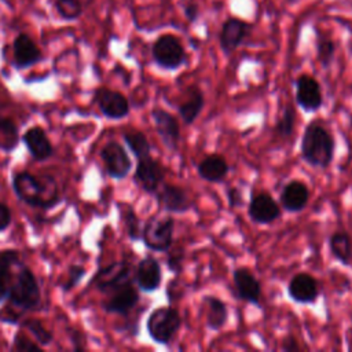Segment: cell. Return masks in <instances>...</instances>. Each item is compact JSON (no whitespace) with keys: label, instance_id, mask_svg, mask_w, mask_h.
<instances>
[{"label":"cell","instance_id":"obj_1","mask_svg":"<svg viewBox=\"0 0 352 352\" xmlns=\"http://www.w3.org/2000/svg\"><path fill=\"white\" fill-rule=\"evenodd\" d=\"M12 188L25 204L48 209L59 201L56 182L51 176L37 177L29 172H19L12 179Z\"/></svg>","mask_w":352,"mask_h":352},{"label":"cell","instance_id":"obj_2","mask_svg":"<svg viewBox=\"0 0 352 352\" xmlns=\"http://www.w3.org/2000/svg\"><path fill=\"white\" fill-rule=\"evenodd\" d=\"M336 142L333 135L322 124L309 122L301 138V158L314 168L326 169L334 157Z\"/></svg>","mask_w":352,"mask_h":352},{"label":"cell","instance_id":"obj_3","mask_svg":"<svg viewBox=\"0 0 352 352\" xmlns=\"http://www.w3.org/2000/svg\"><path fill=\"white\" fill-rule=\"evenodd\" d=\"M154 63L164 70H177L187 62V52L182 40L172 33L160 34L151 45Z\"/></svg>","mask_w":352,"mask_h":352},{"label":"cell","instance_id":"obj_4","mask_svg":"<svg viewBox=\"0 0 352 352\" xmlns=\"http://www.w3.org/2000/svg\"><path fill=\"white\" fill-rule=\"evenodd\" d=\"M7 298L12 307L30 311L40 302V287L34 274L28 267H21L12 285L7 292Z\"/></svg>","mask_w":352,"mask_h":352},{"label":"cell","instance_id":"obj_5","mask_svg":"<svg viewBox=\"0 0 352 352\" xmlns=\"http://www.w3.org/2000/svg\"><path fill=\"white\" fill-rule=\"evenodd\" d=\"M182 326V316L177 309L172 307L155 308L147 319L146 327L150 338L160 345L172 342Z\"/></svg>","mask_w":352,"mask_h":352},{"label":"cell","instance_id":"obj_6","mask_svg":"<svg viewBox=\"0 0 352 352\" xmlns=\"http://www.w3.org/2000/svg\"><path fill=\"white\" fill-rule=\"evenodd\" d=\"M173 217H151L142 228V241L153 252H166L173 243Z\"/></svg>","mask_w":352,"mask_h":352},{"label":"cell","instance_id":"obj_7","mask_svg":"<svg viewBox=\"0 0 352 352\" xmlns=\"http://www.w3.org/2000/svg\"><path fill=\"white\" fill-rule=\"evenodd\" d=\"M253 25L236 16H228L223 21L219 32V44L224 55H231L248 38Z\"/></svg>","mask_w":352,"mask_h":352},{"label":"cell","instance_id":"obj_8","mask_svg":"<svg viewBox=\"0 0 352 352\" xmlns=\"http://www.w3.org/2000/svg\"><path fill=\"white\" fill-rule=\"evenodd\" d=\"M296 102L307 113H315L322 107L320 84L314 76L302 73L296 78Z\"/></svg>","mask_w":352,"mask_h":352},{"label":"cell","instance_id":"obj_9","mask_svg":"<svg viewBox=\"0 0 352 352\" xmlns=\"http://www.w3.org/2000/svg\"><path fill=\"white\" fill-rule=\"evenodd\" d=\"M164 177L165 169L160 161L151 158V155L138 160L133 179L142 190L150 194H155L164 183Z\"/></svg>","mask_w":352,"mask_h":352},{"label":"cell","instance_id":"obj_10","mask_svg":"<svg viewBox=\"0 0 352 352\" xmlns=\"http://www.w3.org/2000/svg\"><path fill=\"white\" fill-rule=\"evenodd\" d=\"M12 51V65L16 69H28L43 59L41 51L34 43V40L25 32L15 36L11 45Z\"/></svg>","mask_w":352,"mask_h":352},{"label":"cell","instance_id":"obj_11","mask_svg":"<svg viewBox=\"0 0 352 352\" xmlns=\"http://www.w3.org/2000/svg\"><path fill=\"white\" fill-rule=\"evenodd\" d=\"M106 172L113 179H124L132 168V161L125 148L117 142H109L100 151Z\"/></svg>","mask_w":352,"mask_h":352},{"label":"cell","instance_id":"obj_12","mask_svg":"<svg viewBox=\"0 0 352 352\" xmlns=\"http://www.w3.org/2000/svg\"><path fill=\"white\" fill-rule=\"evenodd\" d=\"M248 214L257 224H270L280 217V206L271 194L260 191L252 195Z\"/></svg>","mask_w":352,"mask_h":352},{"label":"cell","instance_id":"obj_13","mask_svg":"<svg viewBox=\"0 0 352 352\" xmlns=\"http://www.w3.org/2000/svg\"><path fill=\"white\" fill-rule=\"evenodd\" d=\"M94 280L100 292L110 293L120 286L131 282V265L126 261L113 263L99 270Z\"/></svg>","mask_w":352,"mask_h":352},{"label":"cell","instance_id":"obj_14","mask_svg":"<svg viewBox=\"0 0 352 352\" xmlns=\"http://www.w3.org/2000/svg\"><path fill=\"white\" fill-rule=\"evenodd\" d=\"M155 197L160 206L166 212L183 213L192 208V199L190 194L180 186L162 183L157 190Z\"/></svg>","mask_w":352,"mask_h":352},{"label":"cell","instance_id":"obj_15","mask_svg":"<svg viewBox=\"0 0 352 352\" xmlns=\"http://www.w3.org/2000/svg\"><path fill=\"white\" fill-rule=\"evenodd\" d=\"M95 100L100 111L111 120H121L129 114L128 99L121 92L99 88L95 91Z\"/></svg>","mask_w":352,"mask_h":352},{"label":"cell","instance_id":"obj_16","mask_svg":"<svg viewBox=\"0 0 352 352\" xmlns=\"http://www.w3.org/2000/svg\"><path fill=\"white\" fill-rule=\"evenodd\" d=\"M151 117L154 120L157 133L161 138V140L164 142V144L169 150L176 151L179 147V142H180L179 121L175 118V116H172L166 110L158 109V107L151 111Z\"/></svg>","mask_w":352,"mask_h":352},{"label":"cell","instance_id":"obj_17","mask_svg":"<svg viewBox=\"0 0 352 352\" xmlns=\"http://www.w3.org/2000/svg\"><path fill=\"white\" fill-rule=\"evenodd\" d=\"M235 296L249 304L257 305L261 298V283L254 274L245 267L236 268L232 274Z\"/></svg>","mask_w":352,"mask_h":352},{"label":"cell","instance_id":"obj_18","mask_svg":"<svg viewBox=\"0 0 352 352\" xmlns=\"http://www.w3.org/2000/svg\"><path fill=\"white\" fill-rule=\"evenodd\" d=\"M287 294L294 302L312 304L319 296L318 280L308 272H298L290 279Z\"/></svg>","mask_w":352,"mask_h":352},{"label":"cell","instance_id":"obj_19","mask_svg":"<svg viewBox=\"0 0 352 352\" xmlns=\"http://www.w3.org/2000/svg\"><path fill=\"white\" fill-rule=\"evenodd\" d=\"M110 293L111 296L103 302V308L110 314L126 315L135 308L139 301L138 290L132 286L131 282L120 286Z\"/></svg>","mask_w":352,"mask_h":352},{"label":"cell","instance_id":"obj_20","mask_svg":"<svg viewBox=\"0 0 352 352\" xmlns=\"http://www.w3.org/2000/svg\"><path fill=\"white\" fill-rule=\"evenodd\" d=\"M135 280L139 289L143 292L157 290L162 282V271L160 261L153 256L142 258L136 267Z\"/></svg>","mask_w":352,"mask_h":352},{"label":"cell","instance_id":"obj_21","mask_svg":"<svg viewBox=\"0 0 352 352\" xmlns=\"http://www.w3.org/2000/svg\"><path fill=\"white\" fill-rule=\"evenodd\" d=\"M280 205L287 212H301L309 199V190L304 182L290 180L286 183L279 194Z\"/></svg>","mask_w":352,"mask_h":352},{"label":"cell","instance_id":"obj_22","mask_svg":"<svg viewBox=\"0 0 352 352\" xmlns=\"http://www.w3.org/2000/svg\"><path fill=\"white\" fill-rule=\"evenodd\" d=\"M22 140L26 144L30 155L37 161H44L54 154V147H52L45 131L40 126L29 128L23 133Z\"/></svg>","mask_w":352,"mask_h":352},{"label":"cell","instance_id":"obj_23","mask_svg":"<svg viewBox=\"0 0 352 352\" xmlns=\"http://www.w3.org/2000/svg\"><path fill=\"white\" fill-rule=\"evenodd\" d=\"M186 94V99L177 106V113L186 125H191L201 114L202 107L205 104V99L202 91L195 85L188 87Z\"/></svg>","mask_w":352,"mask_h":352},{"label":"cell","instance_id":"obj_24","mask_svg":"<svg viewBox=\"0 0 352 352\" xmlns=\"http://www.w3.org/2000/svg\"><path fill=\"white\" fill-rule=\"evenodd\" d=\"M197 170L201 179L209 183H220L227 177L230 166L221 155L210 154L198 164Z\"/></svg>","mask_w":352,"mask_h":352},{"label":"cell","instance_id":"obj_25","mask_svg":"<svg viewBox=\"0 0 352 352\" xmlns=\"http://www.w3.org/2000/svg\"><path fill=\"white\" fill-rule=\"evenodd\" d=\"M202 304L206 309V326L210 330H220L228 318V309L224 301L214 296H205Z\"/></svg>","mask_w":352,"mask_h":352},{"label":"cell","instance_id":"obj_26","mask_svg":"<svg viewBox=\"0 0 352 352\" xmlns=\"http://www.w3.org/2000/svg\"><path fill=\"white\" fill-rule=\"evenodd\" d=\"M329 248L333 257L342 265H349L352 261V239L346 232H334L329 239Z\"/></svg>","mask_w":352,"mask_h":352},{"label":"cell","instance_id":"obj_27","mask_svg":"<svg viewBox=\"0 0 352 352\" xmlns=\"http://www.w3.org/2000/svg\"><path fill=\"white\" fill-rule=\"evenodd\" d=\"M315 48H316V58L323 69H329L334 60L336 55V43L331 37L322 33L316 29L315 36Z\"/></svg>","mask_w":352,"mask_h":352},{"label":"cell","instance_id":"obj_28","mask_svg":"<svg viewBox=\"0 0 352 352\" xmlns=\"http://www.w3.org/2000/svg\"><path fill=\"white\" fill-rule=\"evenodd\" d=\"M19 258V253L14 249L0 250V301L7 297V292L10 287V271L12 264H15Z\"/></svg>","mask_w":352,"mask_h":352},{"label":"cell","instance_id":"obj_29","mask_svg":"<svg viewBox=\"0 0 352 352\" xmlns=\"http://www.w3.org/2000/svg\"><path fill=\"white\" fill-rule=\"evenodd\" d=\"M56 15L66 22L77 21L84 11L81 0H51Z\"/></svg>","mask_w":352,"mask_h":352},{"label":"cell","instance_id":"obj_30","mask_svg":"<svg viewBox=\"0 0 352 352\" xmlns=\"http://www.w3.org/2000/svg\"><path fill=\"white\" fill-rule=\"evenodd\" d=\"M19 133L12 120L0 117V150L11 151L18 146Z\"/></svg>","mask_w":352,"mask_h":352},{"label":"cell","instance_id":"obj_31","mask_svg":"<svg viewBox=\"0 0 352 352\" xmlns=\"http://www.w3.org/2000/svg\"><path fill=\"white\" fill-rule=\"evenodd\" d=\"M124 140L126 146L131 148V151L135 154V157L144 158L150 155L151 146L146 138V135L140 131H129L124 133Z\"/></svg>","mask_w":352,"mask_h":352},{"label":"cell","instance_id":"obj_32","mask_svg":"<svg viewBox=\"0 0 352 352\" xmlns=\"http://www.w3.org/2000/svg\"><path fill=\"white\" fill-rule=\"evenodd\" d=\"M296 109L293 104H286L282 110L280 117L278 118L276 124H275V132L280 136V138H290L294 133V128H296Z\"/></svg>","mask_w":352,"mask_h":352},{"label":"cell","instance_id":"obj_33","mask_svg":"<svg viewBox=\"0 0 352 352\" xmlns=\"http://www.w3.org/2000/svg\"><path fill=\"white\" fill-rule=\"evenodd\" d=\"M121 216H122V220H124V224H125V230H126L128 236H129L132 241H139V239H142L140 221H139V217L136 216L135 210H133L131 206H128V205H122Z\"/></svg>","mask_w":352,"mask_h":352},{"label":"cell","instance_id":"obj_34","mask_svg":"<svg viewBox=\"0 0 352 352\" xmlns=\"http://www.w3.org/2000/svg\"><path fill=\"white\" fill-rule=\"evenodd\" d=\"M22 327L26 329L40 345H47L52 341V334L50 330L44 327V324L38 319H26L22 323Z\"/></svg>","mask_w":352,"mask_h":352},{"label":"cell","instance_id":"obj_35","mask_svg":"<svg viewBox=\"0 0 352 352\" xmlns=\"http://www.w3.org/2000/svg\"><path fill=\"white\" fill-rule=\"evenodd\" d=\"M85 275V268L81 265H72L67 270V275H66V280L63 283V290H70L74 286H77V283H80V280L84 278Z\"/></svg>","mask_w":352,"mask_h":352},{"label":"cell","instance_id":"obj_36","mask_svg":"<svg viewBox=\"0 0 352 352\" xmlns=\"http://www.w3.org/2000/svg\"><path fill=\"white\" fill-rule=\"evenodd\" d=\"M14 351H40L41 346L33 341H30L28 337H25L21 333H16L14 337V345H12Z\"/></svg>","mask_w":352,"mask_h":352},{"label":"cell","instance_id":"obj_37","mask_svg":"<svg viewBox=\"0 0 352 352\" xmlns=\"http://www.w3.org/2000/svg\"><path fill=\"white\" fill-rule=\"evenodd\" d=\"M183 258H184V253H183V252H180V250L172 252V253L168 256V258H166L168 268H169L172 272H175V274L180 272L182 265H183Z\"/></svg>","mask_w":352,"mask_h":352},{"label":"cell","instance_id":"obj_38","mask_svg":"<svg viewBox=\"0 0 352 352\" xmlns=\"http://www.w3.org/2000/svg\"><path fill=\"white\" fill-rule=\"evenodd\" d=\"M227 201L231 208H239L243 205V195L238 187H228L227 188Z\"/></svg>","mask_w":352,"mask_h":352},{"label":"cell","instance_id":"obj_39","mask_svg":"<svg viewBox=\"0 0 352 352\" xmlns=\"http://www.w3.org/2000/svg\"><path fill=\"white\" fill-rule=\"evenodd\" d=\"M183 8V14L186 16V19L191 23L197 22L198 16H199V7L195 1H187V3H183L182 6Z\"/></svg>","mask_w":352,"mask_h":352},{"label":"cell","instance_id":"obj_40","mask_svg":"<svg viewBox=\"0 0 352 352\" xmlns=\"http://www.w3.org/2000/svg\"><path fill=\"white\" fill-rule=\"evenodd\" d=\"M11 223V212L8 206L0 202V231H4Z\"/></svg>","mask_w":352,"mask_h":352},{"label":"cell","instance_id":"obj_41","mask_svg":"<svg viewBox=\"0 0 352 352\" xmlns=\"http://www.w3.org/2000/svg\"><path fill=\"white\" fill-rule=\"evenodd\" d=\"M280 349L285 351V352H297V351H301V346L298 345V342H297V340L294 337L289 336V337L283 338Z\"/></svg>","mask_w":352,"mask_h":352},{"label":"cell","instance_id":"obj_42","mask_svg":"<svg viewBox=\"0 0 352 352\" xmlns=\"http://www.w3.org/2000/svg\"><path fill=\"white\" fill-rule=\"evenodd\" d=\"M289 4H294V3H297L298 0H286Z\"/></svg>","mask_w":352,"mask_h":352}]
</instances>
